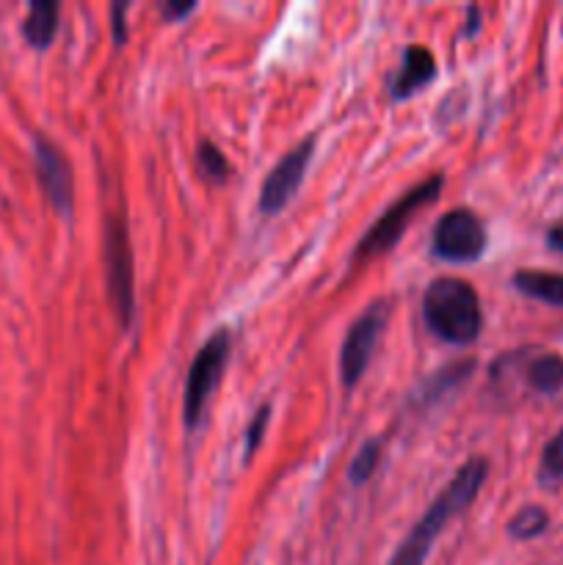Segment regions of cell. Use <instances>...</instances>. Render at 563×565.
Masks as SVG:
<instances>
[{"label": "cell", "instance_id": "d6986e66", "mask_svg": "<svg viewBox=\"0 0 563 565\" xmlns=\"http://www.w3.org/2000/svg\"><path fill=\"white\" fill-rule=\"evenodd\" d=\"M268 417H270V406L265 403V406H259V412L254 414L252 423H248V430H246V452H243V458H252L254 450L259 447V441H263L265 430H268Z\"/></svg>", "mask_w": 563, "mask_h": 565}, {"label": "cell", "instance_id": "5b68a950", "mask_svg": "<svg viewBox=\"0 0 563 565\" xmlns=\"http://www.w3.org/2000/svg\"><path fill=\"white\" fill-rule=\"evenodd\" d=\"M105 281H108V298L114 303L119 323H132V309H136V281H132V248L130 232L119 215H110L105 221Z\"/></svg>", "mask_w": 563, "mask_h": 565}, {"label": "cell", "instance_id": "e0dca14e", "mask_svg": "<svg viewBox=\"0 0 563 565\" xmlns=\"http://www.w3.org/2000/svg\"><path fill=\"white\" fill-rule=\"evenodd\" d=\"M196 163H199V171H202L204 177H210V180L224 182L226 177H230V160H226V154L221 152L213 141H208V138L199 141Z\"/></svg>", "mask_w": 563, "mask_h": 565}, {"label": "cell", "instance_id": "7a4b0ae2", "mask_svg": "<svg viewBox=\"0 0 563 565\" xmlns=\"http://www.w3.org/2000/svg\"><path fill=\"white\" fill-rule=\"evenodd\" d=\"M423 315L428 329L453 345H469L478 340L480 323H484L475 287L453 276L431 281L423 296Z\"/></svg>", "mask_w": 563, "mask_h": 565}, {"label": "cell", "instance_id": "6da1fadb", "mask_svg": "<svg viewBox=\"0 0 563 565\" xmlns=\"http://www.w3.org/2000/svg\"><path fill=\"white\" fill-rule=\"evenodd\" d=\"M486 478H489V461L486 458H472L461 467V472L445 486L439 497L431 502L428 511L423 513L417 524L412 527V533L406 535L401 546H397L395 557L390 565H423L428 557L431 544L439 539V533L445 530V524L453 516L467 511V505H472L475 497L484 489Z\"/></svg>", "mask_w": 563, "mask_h": 565}, {"label": "cell", "instance_id": "30bf717a", "mask_svg": "<svg viewBox=\"0 0 563 565\" xmlns=\"http://www.w3.org/2000/svg\"><path fill=\"white\" fill-rule=\"evenodd\" d=\"M434 77H436L434 53H431L428 47H423V44H412V47H406V53H403V64L401 70H397L395 81H392L390 92L395 99H406L412 97L414 92H419L425 83L434 81Z\"/></svg>", "mask_w": 563, "mask_h": 565}, {"label": "cell", "instance_id": "603a6c76", "mask_svg": "<svg viewBox=\"0 0 563 565\" xmlns=\"http://www.w3.org/2000/svg\"><path fill=\"white\" fill-rule=\"evenodd\" d=\"M478 25H480L478 6H469V25H467V31H464V36H472V33L478 31Z\"/></svg>", "mask_w": 563, "mask_h": 565}, {"label": "cell", "instance_id": "9a60e30c", "mask_svg": "<svg viewBox=\"0 0 563 565\" xmlns=\"http://www.w3.org/2000/svg\"><path fill=\"white\" fill-rule=\"evenodd\" d=\"M546 527H550V513L539 505H528L508 522V535L517 541H533L539 539Z\"/></svg>", "mask_w": 563, "mask_h": 565}, {"label": "cell", "instance_id": "52a82bcc", "mask_svg": "<svg viewBox=\"0 0 563 565\" xmlns=\"http://www.w3.org/2000/svg\"><path fill=\"white\" fill-rule=\"evenodd\" d=\"M386 309L384 301H375L353 320V326L348 329L346 342H342L340 351V373H342V384L346 386H357L359 379L368 370L370 356H373L375 345H379V337L386 326Z\"/></svg>", "mask_w": 563, "mask_h": 565}, {"label": "cell", "instance_id": "277c9868", "mask_svg": "<svg viewBox=\"0 0 563 565\" xmlns=\"http://www.w3.org/2000/svg\"><path fill=\"white\" fill-rule=\"evenodd\" d=\"M442 185H445V177L431 174L428 180L403 193V196L375 221L373 230L362 237V243H359L357 248V257H379V254L390 252V248L401 241L403 232H406L408 218H412L417 210H423L425 204L434 202V199L439 196Z\"/></svg>", "mask_w": 563, "mask_h": 565}, {"label": "cell", "instance_id": "7c38bea8", "mask_svg": "<svg viewBox=\"0 0 563 565\" xmlns=\"http://www.w3.org/2000/svg\"><path fill=\"white\" fill-rule=\"evenodd\" d=\"M513 287L524 296L544 301L550 307H563V274H550V270H517L513 274Z\"/></svg>", "mask_w": 563, "mask_h": 565}, {"label": "cell", "instance_id": "9c48e42d", "mask_svg": "<svg viewBox=\"0 0 563 565\" xmlns=\"http://www.w3.org/2000/svg\"><path fill=\"white\" fill-rule=\"evenodd\" d=\"M312 152L315 138H307V141H301L298 147H293L290 152L270 169V174L265 177L263 182V191H259V210H263L265 215L279 213V210L290 202L293 193L301 185L304 174H307Z\"/></svg>", "mask_w": 563, "mask_h": 565}, {"label": "cell", "instance_id": "44dd1931", "mask_svg": "<svg viewBox=\"0 0 563 565\" xmlns=\"http://www.w3.org/2000/svg\"><path fill=\"white\" fill-rule=\"evenodd\" d=\"M193 9H196V3H163V14L169 17V20H182V17L191 14Z\"/></svg>", "mask_w": 563, "mask_h": 565}, {"label": "cell", "instance_id": "8fae6325", "mask_svg": "<svg viewBox=\"0 0 563 565\" xmlns=\"http://www.w3.org/2000/svg\"><path fill=\"white\" fill-rule=\"evenodd\" d=\"M59 17L61 6L55 0H36V3H31L25 22H22V36L28 39L31 47H50V42L59 33Z\"/></svg>", "mask_w": 563, "mask_h": 565}, {"label": "cell", "instance_id": "8992f818", "mask_svg": "<svg viewBox=\"0 0 563 565\" xmlns=\"http://www.w3.org/2000/svg\"><path fill=\"white\" fill-rule=\"evenodd\" d=\"M486 226L472 210L456 207L434 230V252L447 263H475L486 252Z\"/></svg>", "mask_w": 563, "mask_h": 565}, {"label": "cell", "instance_id": "ffe728a7", "mask_svg": "<svg viewBox=\"0 0 563 565\" xmlns=\"http://www.w3.org/2000/svg\"><path fill=\"white\" fill-rule=\"evenodd\" d=\"M127 3H110V28H114V42L121 44L127 39Z\"/></svg>", "mask_w": 563, "mask_h": 565}, {"label": "cell", "instance_id": "ac0fdd59", "mask_svg": "<svg viewBox=\"0 0 563 565\" xmlns=\"http://www.w3.org/2000/svg\"><path fill=\"white\" fill-rule=\"evenodd\" d=\"M379 458H381V441H368V445L357 452V458H353L351 469H348V480H351L353 486L368 483L370 475H373L375 467H379Z\"/></svg>", "mask_w": 563, "mask_h": 565}, {"label": "cell", "instance_id": "7402d4cb", "mask_svg": "<svg viewBox=\"0 0 563 565\" xmlns=\"http://www.w3.org/2000/svg\"><path fill=\"white\" fill-rule=\"evenodd\" d=\"M546 246H550L552 252L563 254V224L550 226V232H546Z\"/></svg>", "mask_w": 563, "mask_h": 565}, {"label": "cell", "instance_id": "4fadbf2b", "mask_svg": "<svg viewBox=\"0 0 563 565\" xmlns=\"http://www.w3.org/2000/svg\"><path fill=\"white\" fill-rule=\"evenodd\" d=\"M472 370H475L472 359H467V362L447 364V367H442L439 373H434L428 381H425L423 390H419V395H417V401L419 403H434L436 397L445 395L447 390H453V386H458L461 381H467Z\"/></svg>", "mask_w": 563, "mask_h": 565}, {"label": "cell", "instance_id": "2e32d148", "mask_svg": "<svg viewBox=\"0 0 563 565\" xmlns=\"http://www.w3.org/2000/svg\"><path fill=\"white\" fill-rule=\"evenodd\" d=\"M539 480H541V486L563 483V428L557 430L550 441H546L544 452H541Z\"/></svg>", "mask_w": 563, "mask_h": 565}, {"label": "cell", "instance_id": "3957f363", "mask_svg": "<svg viewBox=\"0 0 563 565\" xmlns=\"http://www.w3.org/2000/svg\"><path fill=\"white\" fill-rule=\"evenodd\" d=\"M230 351L232 337L226 329H219L215 334H210V340L199 348L185 381V406H182V412H185L188 428H196V425L202 423V414L204 408H208L210 395H213L215 386L221 384V375H224Z\"/></svg>", "mask_w": 563, "mask_h": 565}, {"label": "cell", "instance_id": "ba28073f", "mask_svg": "<svg viewBox=\"0 0 563 565\" xmlns=\"http://www.w3.org/2000/svg\"><path fill=\"white\" fill-rule=\"evenodd\" d=\"M33 160H36L39 182H42L50 204H53L61 215H70L72 204H75V180H72V169L66 154L61 152L44 132H36V136H33Z\"/></svg>", "mask_w": 563, "mask_h": 565}, {"label": "cell", "instance_id": "5bb4252c", "mask_svg": "<svg viewBox=\"0 0 563 565\" xmlns=\"http://www.w3.org/2000/svg\"><path fill=\"white\" fill-rule=\"evenodd\" d=\"M528 384L544 395H555L557 390H563V356L544 353V356L533 359L528 367Z\"/></svg>", "mask_w": 563, "mask_h": 565}]
</instances>
